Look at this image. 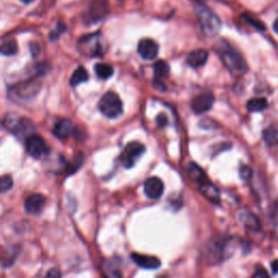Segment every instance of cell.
<instances>
[{
	"mask_svg": "<svg viewBox=\"0 0 278 278\" xmlns=\"http://www.w3.org/2000/svg\"><path fill=\"white\" fill-rule=\"evenodd\" d=\"M215 50L230 73L235 75H242L246 72L247 64L244 57L235 48L231 47L229 43L224 39L219 42L215 45Z\"/></svg>",
	"mask_w": 278,
	"mask_h": 278,
	"instance_id": "obj_1",
	"label": "cell"
},
{
	"mask_svg": "<svg viewBox=\"0 0 278 278\" xmlns=\"http://www.w3.org/2000/svg\"><path fill=\"white\" fill-rule=\"evenodd\" d=\"M78 51L89 58L101 57L107 51V43L100 33L83 36L77 43Z\"/></svg>",
	"mask_w": 278,
	"mask_h": 278,
	"instance_id": "obj_2",
	"label": "cell"
},
{
	"mask_svg": "<svg viewBox=\"0 0 278 278\" xmlns=\"http://www.w3.org/2000/svg\"><path fill=\"white\" fill-rule=\"evenodd\" d=\"M196 13L203 34L207 37H214L219 34L221 21L214 12H212L207 7L200 5L196 8Z\"/></svg>",
	"mask_w": 278,
	"mask_h": 278,
	"instance_id": "obj_3",
	"label": "cell"
},
{
	"mask_svg": "<svg viewBox=\"0 0 278 278\" xmlns=\"http://www.w3.org/2000/svg\"><path fill=\"white\" fill-rule=\"evenodd\" d=\"M99 110L108 118H116L123 113L121 98L113 91H108L99 101Z\"/></svg>",
	"mask_w": 278,
	"mask_h": 278,
	"instance_id": "obj_4",
	"label": "cell"
},
{
	"mask_svg": "<svg viewBox=\"0 0 278 278\" xmlns=\"http://www.w3.org/2000/svg\"><path fill=\"white\" fill-rule=\"evenodd\" d=\"M146 151V147L139 142H132L125 146L124 150L121 154V162L124 165V168L131 169L136 164Z\"/></svg>",
	"mask_w": 278,
	"mask_h": 278,
	"instance_id": "obj_5",
	"label": "cell"
},
{
	"mask_svg": "<svg viewBox=\"0 0 278 278\" xmlns=\"http://www.w3.org/2000/svg\"><path fill=\"white\" fill-rule=\"evenodd\" d=\"M25 149L26 152L35 159H39V157L48 154L49 147L46 144L44 139L37 135H31L27 137L25 142Z\"/></svg>",
	"mask_w": 278,
	"mask_h": 278,
	"instance_id": "obj_6",
	"label": "cell"
},
{
	"mask_svg": "<svg viewBox=\"0 0 278 278\" xmlns=\"http://www.w3.org/2000/svg\"><path fill=\"white\" fill-rule=\"evenodd\" d=\"M214 104V96L211 92H205L193 99L191 104V109L196 114H202L212 108Z\"/></svg>",
	"mask_w": 278,
	"mask_h": 278,
	"instance_id": "obj_7",
	"label": "cell"
},
{
	"mask_svg": "<svg viewBox=\"0 0 278 278\" xmlns=\"http://www.w3.org/2000/svg\"><path fill=\"white\" fill-rule=\"evenodd\" d=\"M144 191L146 193V196L149 199L152 200L159 199L162 197L164 191L163 182L157 177L148 178L144 185Z\"/></svg>",
	"mask_w": 278,
	"mask_h": 278,
	"instance_id": "obj_8",
	"label": "cell"
},
{
	"mask_svg": "<svg viewBox=\"0 0 278 278\" xmlns=\"http://www.w3.org/2000/svg\"><path fill=\"white\" fill-rule=\"evenodd\" d=\"M138 53L145 60H152L159 54V45L150 38L142 39L138 44Z\"/></svg>",
	"mask_w": 278,
	"mask_h": 278,
	"instance_id": "obj_9",
	"label": "cell"
},
{
	"mask_svg": "<svg viewBox=\"0 0 278 278\" xmlns=\"http://www.w3.org/2000/svg\"><path fill=\"white\" fill-rule=\"evenodd\" d=\"M75 133L76 125L68 118L60 120L53 127V135L59 139H68Z\"/></svg>",
	"mask_w": 278,
	"mask_h": 278,
	"instance_id": "obj_10",
	"label": "cell"
},
{
	"mask_svg": "<svg viewBox=\"0 0 278 278\" xmlns=\"http://www.w3.org/2000/svg\"><path fill=\"white\" fill-rule=\"evenodd\" d=\"M46 205V198L41 193H34L27 197L24 202V209L30 214H38Z\"/></svg>",
	"mask_w": 278,
	"mask_h": 278,
	"instance_id": "obj_11",
	"label": "cell"
},
{
	"mask_svg": "<svg viewBox=\"0 0 278 278\" xmlns=\"http://www.w3.org/2000/svg\"><path fill=\"white\" fill-rule=\"evenodd\" d=\"M132 260L143 268L146 270H156L161 266V261L159 259L153 255H146V254H139V253H133Z\"/></svg>",
	"mask_w": 278,
	"mask_h": 278,
	"instance_id": "obj_12",
	"label": "cell"
},
{
	"mask_svg": "<svg viewBox=\"0 0 278 278\" xmlns=\"http://www.w3.org/2000/svg\"><path fill=\"white\" fill-rule=\"evenodd\" d=\"M209 58V52L205 49H197L191 51L186 59V62L190 68H201L207 63Z\"/></svg>",
	"mask_w": 278,
	"mask_h": 278,
	"instance_id": "obj_13",
	"label": "cell"
},
{
	"mask_svg": "<svg viewBox=\"0 0 278 278\" xmlns=\"http://www.w3.org/2000/svg\"><path fill=\"white\" fill-rule=\"evenodd\" d=\"M153 71H154V84L159 85V89L164 90L165 87L163 86V80L169 76L170 66L165 61L160 60L154 64Z\"/></svg>",
	"mask_w": 278,
	"mask_h": 278,
	"instance_id": "obj_14",
	"label": "cell"
},
{
	"mask_svg": "<svg viewBox=\"0 0 278 278\" xmlns=\"http://www.w3.org/2000/svg\"><path fill=\"white\" fill-rule=\"evenodd\" d=\"M199 190L202 196L207 200H209L212 203H214V205H219L221 201V196H220V191L217 190V188L214 186V185L211 184L208 181L206 183H203L202 185H200Z\"/></svg>",
	"mask_w": 278,
	"mask_h": 278,
	"instance_id": "obj_15",
	"label": "cell"
},
{
	"mask_svg": "<svg viewBox=\"0 0 278 278\" xmlns=\"http://www.w3.org/2000/svg\"><path fill=\"white\" fill-rule=\"evenodd\" d=\"M187 172H188L189 177L192 180L194 184H197L198 186H200V185H202L203 183L208 182L206 173L203 172L200 166L196 163L190 162L187 165Z\"/></svg>",
	"mask_w": 278,
	"mask_h": 278,
	"instance_id": "obj_16",
	"label": "cell"
},
{
	"mask_svg": "<svg viewBox=\"0 0 278 278\" xmlns=\"http://www.w3.org/2000/svg\"><path fill=\"white\" fill-rule=\"evenodd\" d=\"M107 8H108V4L106 0H97L91 6V16L92 20L94 21H98L100 18H103L106 14H107Z\"/></svg>",
	"mask_w": 278,
	"mask_h": 278,
	"instance_id": "obj_17",
	"label": "cell"
},
{
	"mask_svg": "<svg viewBox=\"0 0 278 278\" xmlns=\"http://www.w3.org/2000/svg\"><path fill=\"white\" fill-rule=\"evenodd\" d=\"M88 78L89 76H88V72L86 71V69L84 67H78L72 74V77L70 80V85L72 87L78 86L80 84H82V83L87 82Z\"/></svg>",
	"mask_w": 278,
	"mask_h": 278,
	"instance_id": "obj_18",
	"label": "cell"
},
{
	"mask_svg": "<svg viewBox=\"0 0 278 278\" xmlns=\"http://www.w3.org/2000/svg\"><path fill=\"white\" fill-rule=\"evenodd\" d=\"M267 108V100L265 98H253L248 101L247 110L249 112H261Z\"/></svg>",
	"mask_w": 278,
	"mask_h": 278,
	"instance_id": "obj_19",
	"label": "cell"
},
{
	"mask_svg": "<svg viewBox=\"0 0 278 278\" xmlns=\"http://www.w3.org/2000/svg\"><path fill=\"white\" fill-rule=\"evenodd\" d=\"M95 72L97 76L101 80H108L113 75V68L107 63H97L95 66Z\"/></svg>",
	"mask_w": 278,
	"mask_h": 278,
	"instance_id": "obj_20",
	"label": "cell"
},
{
	"mask_svg": "<svg viewBox=\"0 0 278 278\" xmlns=\"http://www.w3.org/2000/svg\"><path fill=\"white\" fill-rule=\"evenodd\" d=\"M263 138L267 145L277 146L278 145V129L274 126L266 128L263 132Z\"/></svg>",
	"mask_w": 278,
	"mask_h": 278,
	"instance_id": "obj_21",
	"label": "cell"
},
{
	"mask_svg": "<svg viewBox=\"0 0 278 278\" xmlns=\"http://www.w3.org/2000/svg\"><path fill=\"white\" fill-rule=\"evenodd\" d=\"M18 51L17 44L14 39L7 41L0 45V53L4 55H14Z\"/></svg>",
	"mask_w": 278,
	"mask_h": 278,
	"instance_id": "obj_22",
	"label": "cell"
},
{
	"mask_svg": "<svg viewBox=\"0 0 278 278\" xmlns=\"http://www.w3.org/2000/svg\"><path fill=\"white\" fill-rule=\"evenodd\" d=\"M240 219H242L243 223L250 228H254L256 229L259 227V221L252 214V213H250L248 211H245L243 213H240Z\"/></svg>",
	"mask_w": 278,
	"mask_h": 278,
	"instance_id": "obj_23",
	"label": "cell"
},
{
	"mask_svg": "<svg viewBox=\"0 0 278 278\" xmlns=\"http://www.w3.org/2000/svg\"><path fill=\"white\" fill-rule=\"evenodd\" d=\"M13 186V180L10 175L0 176V193L9 191Z\"/></svg>",
	"mask_w": 278,
	"mask_h": 278,
	"instance_id": "obj_24",
	"label": "cell"
},
{
	"mask_svg": "<svg viewBox=\"0 0 278 278\" xmlns=\"http://www.w3.org/2000/svg\"><path fill=\"white\" fill-rule=\"evenodd\" d=\"M243 18H244V20H245L247 23H249L250 25H252V26L254 27V29H256V30H259V31H264V30H265V26L261 23V21L256 20L255 17L251 16L250 14H248V13H247V14H244V15H243Z\"/></svg>",
	"mask_w": 278,
	"mask_h": 278,
	"instance_id": "obj_25",
	"label": "cell"
},
{
	"mask_svg": "<svg viewBox=\"0 0 278 278\" xmlns=\"http://www.w3.org/2000/svg\"><path fill=\"white\" fill-rule=\"evenodd\" d=\"M105 278H122L121 274L116 270V268L112 267L111 265H107L104 270Z\"/></svg>",
	"mask_w": 278,
	"mask_h": 278,
	"instance_id": "obj_26",
	"label": "cell"
},
{
	"mask_svg": "<svg viewBox=\"0 0 278 278\" xmlns=\"http://www.w3.org/2000/svg\"><path fill=\"white\" fill-rule=\"evenodd\" d=\"M239 173H240V177H242L244 181L250 180L252 176L251 168H249V166H247V165H243L242 168H240Z\"/></svg>",
	"mask_w": 278,
	"mask_h": 278,
	"instance_id": "obj_27",
	"label": "cell"
},
{
	"mask_svg": "<svg viewBox=\"0 0 278 278\" xmlns=\"http://www.w3.org/2000/svg\"><path fill=\"white\" fill-rule=\"evenodd\" d=\"M64 31H66V26H64L62 23H59V24H58V29L55 30V32L53 31V32L51 33V35H50L51 41H54V39L57 38V37H58L60 34H62Z\"/></svg>",
	"mask_w": 278,
	"mask_h": 278,
	"instance_id": "obj_28",
	"label": "cell"
},
{
	"mask_svg": "<svg viewBox=\"0 0 278 278\" xmlns=\"http://www.w3.org/2000/svg\"><path fill=\"white\" fill-rule=\"evenodd\" d=\"M251 278H271L268 273L264 270V268H259L254 272V274L252 275Z\"/></svg>",
	"mask_w": 278,
	"mask_h": 278,
	"instance_id": "obj_29",
	"label": "cell"
},
{
	"mask_svg": "<svg viewBox=\"0 0 278 278\" xmlns=\"http://www.w3.org/2000/svg\"><path fill=\"white\" fill-rule=\"evenodd\" d=\"M156 124L159 127H163L168 124V117H166L164 113H161L156 116Z\"/></svg>",
	"mask_w": 278,
	"mask_h": 278,
	"instance_id": "obj_30",
	"label": "cell"
},
{
	"mask_svg": "<svg viewBox=\"0 0 278 278\" xmlns=\"http://www.w3.org/2000/svg\"><path fill=\"white\" fill-rule=\"evenodd\" d=\"M45 278H61V273L58 268H51Z\"/></svg>",
	"mask_w": 278,
	"mask_h": 278,
	"instance_id": "obj_31",
	"label": "cell"
},
{
	"mask_svg": "<svg viewBox=\"0 0 278 278\" xmlns=\"http://www.w3.org/2000/svg\"><path fill=\"white\" fill-rule=\"evenodd\" d=\"M39 50H41L39 49V46L37 45V44H32L31 45V51H32V54L34 55V57H36V55L38 54Z\"/></svg>",
	"mask_w": 278,
	"mask_h": 278,
	"instance_id": "obj_32",
	"label": "cell"
},
{
	"mask_svg": "<svg viewBox=\"0 0 278 278\" xmlns=\"http://www.w3.org/2000/svg\"><path fill=\"white\" fill-rule=\"evenodd\" d=\"M271 267H272V271L274 274H278V259L277 260H274L271 263Z\"/></svg>",
	"mask_w": 278,
	"mask_h": 278,
	"instance_id": "obj_33",
	"label": "cell"
},
{
	"mask_svg": "<svg viewBox=\"0 0 278 278\" xmlns=\"http://www.w3.org/2000/svg\"><path fill=\"white\" fill-rule=\"evenodd\" d=\"M273 29H274V31L278 34V17L276 18L275 22H274V24H273Z\"/></svg>",
	"mask_w": 278,
	"mask_h": 278,
	"instance_id": "obj_34",
	"label": "cell"
},
{
	"mask_svg": "<svg viewBox=\"0 0 278 278\" xmlns=\"http://www.w3.org/2000/svg\"><path fill=\"white\" fill-rule=\"evenodd\" d=\"M21 2H22L23 4H26V5H29V4L33 3V2H34V0H21Z\"/></svg>",
	"mask_w": 278,
	"mask_h": 278,
	"instance_id": "obj_35",
	"label": "cell"
}]
</instances>
